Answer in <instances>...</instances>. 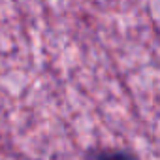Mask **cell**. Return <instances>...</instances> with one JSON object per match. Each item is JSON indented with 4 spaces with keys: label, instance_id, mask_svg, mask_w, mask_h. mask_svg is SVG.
<instances>
[{
    "label": "cell",
    "instance_id": "cell-1",
    "mask_svg": "<svg viewBox=\"0 0 160 160\" xmlns=\"http://www.w3.org/2000/svg\"><path fill=\"white\" fill-rule=\"evenodd\" d=\"M89 160H139L128 149H94L87 156Z\"/></svg>",
    "mask_w": 160,
    "mask_h": 160
}]
</instances>
